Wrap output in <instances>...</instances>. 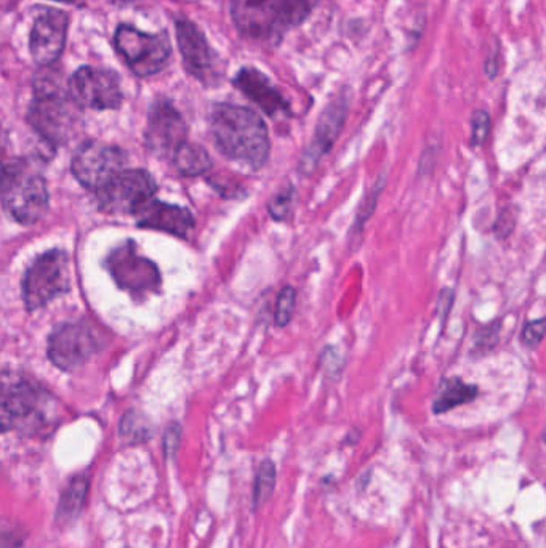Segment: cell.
I'll use <instances>...</instances> for the list:
<instances>
[{
  "instance_id": "1",
  "label": "cell",
  "mask_w": 546,
  "mask_h": 548,
  "mask_svg": "<svg viewBox=\"0 0 546 548\" xmlns=\"http://www.w3.org/2000/svg\"><path fill=\"white\" fill-rule=\"evenodd\" d=\"M210 130L226 158L250 169H262L270 158V136L258 114L234 105H218L210 117Z\"/></svg>"
},
{
  "instance_id": "2",
  "label": "cell",
  "mask_w": 546,
  "mask_h": 548,
  "mask_svg": "<svg viewBox=\"0 0 546 548\" xmlns=\"http://www.w3.org/2000/svg\"><path fill=\"white\" fill-rule=\"evenodd\" d=\"M81 109L69 91L61 89L55 79L40 77L36 83L28 120L42 140L60 146L68 144L82 126Z\"/></svg>"
},
{
  "instance_id": "3",
  "label": "cell",
  "mask_w": 546,
  "mask_h": 548,
  "mask_svg": "<svg viewBox=\"0 0 546 548\" xmlns=\"http://www.w3.org/2000/svg\"><path fill=\"white\" fill-rule=\"evenodd\" d=\"M311 10L309 0H232L234 23L246 38L273 42L299 26Z\"/></svg>"
},
{
  "instance_id": "4",
  "label": "cell",
  "mask_w": 546,
  "mask_h": 548,
  "mask_svg": "<svg viewBox=\"0 0 546 548\" xmlns=\"http://www.w3.org/2000/svg\"><path fill=\"white\" fill-rule=\"evenodd\" d=\"M2 203L8 215L18 223H36L48 209L46 178L30 170L24 162H12L4 170Z\"/></svg>"
},
{
  "instance_id": "5",
  "label": "cell",
  "mask_w": 546,
  "mask_h": 548,
  "mask_svg": "<svg viewBox=\"0 0 546 548\" xmlns=\"http://www.w3.org/2000/svg\"><path fill=\"white\" fill-rule=\"evenodd\" d=\"M47 395L38 385L20 377H4L2 383V429L36 433L46 425Z\"/></svg>"
},
{
  "instance_id": "6",
  "label": "cell",
  "mask_w": 546,
  "mask_h": 548,
  "mask_svg": "<svg viewBox=\"0 0 546 548\" xmlns=\"http://www.w3.org/2000/svg\"><path fill=\"white\" fill-rule=\"evenodd\" d=\"M71 289L69 257L53 248L30 263L23 279V300L28 311L44 309L47 303Z\"/></svg>"
},
{
  "instance_id": "7",
  "label": "cell",
  "mask_w": 546,
  "mask_h": 548,
  "mask_svg": "<svg viewBox=\"0 0 546 548\" xmlns=\"http://www.w3.org/2000/svg\"><path fill=\"white\" fill-rule=\"evenodd\" d=\"M114 44L128 68L142 77L160 73L172 53L169 36L164 32L148 34L128 24H120L117 28Z\"/></svg>"
},
{
  "instance_id": "8",
  "label": "cell",
  "mask_w": 546,
  "mask_h": 548,
  "mask_svg": "<svg viewBox=\"0 0 546 548\" xmlns=\"http://www.w3.org/2000/svg\"><path fill=\"white\" fill-rule=\"evenodd\" d=\"M158 191L156 181L146 170H122L97 191L98 205L106 213L136 215Z\"/></svg>"
},
{
  "instance_id": "9",
  "label": "cell",
  "mask_w": 546,
  "mask_h": 548,
  "mask_svg": "<svg viewBox=\"0 0 546 548\" xmlns=\"http://www.w3.org/2000/svg\"><path fill=\"white\" fill-rule=\"evenodd\" d=\"M105 268L116 284L134 297H146L148 293L158 292L162 283L158 266L140 256L132 240L114 248L105 260Z\"/></svg>"
},
{
  "instance_id": "10",
  "label": "cell",
  "mask_w": 546,
  "mask_h": 548,
  "mask_svg": "<svg viewBox=\"0 0 546 548\" xmlns=\"http://www.w3.org/2000/svg\"><path fill=\"white\" fill-rule=\"evenodd\" d=\"M124 166L126 152L117 146L101 142H87L75 152L71 170L83 188L97 193L113 180L116 175H119Z\"/></svg>"
},
{
  "instance_id": "11",
  "label": "cell",
  "mask_w": 546,
  "mask_h": 548,
  "mask_svg": "<svg viewBox=\"0 0 546 548\" xmlns=\"http://www.w3.org/2000/svg\"><path fill=\"white\" fill-rule=\"evenodd\" d=\"M68 91L81 108L106 111L116 109L122 103L119 79L108 69L91 66L77 69L69 79Z\"/></svg>"
},
{
  "instance_id": "12",
  "label": "cell",
  "mask_w": 546,
  "mask_h": 548,
  "mask_svg": "<svg viewBox=\"0 0 546 548\" xmlns=\"http://www.w3.org/2000/svg\"><path fill=\"white\" fill-rule=\"evenodd\" d=\"M97 350V337L87 324H63L48 338V358L66 372L81 368Z\"/></svg>"
},
{
  "instance_id": "13",
  "label": "cell",
  "mask_w": 546,
  "mask_h": 548,
  "mask_svg": "<svg viewBox=\"0 0 546 548\" xmlns=\"http://www.w3.org/2000/svg\"><path fill=\"white\" fill-rule=\"evenodd\" d=\"M186 122L169 101H158L150 109L144 140L158 158H172L186 144Z\"/></svg>"
},
{
  "instance_id": "14",
  "label": "cell",
  "mask_w": 546,
  "mask_h": 548,
  "mask_svg": "<svg viewBox=\"0 0 546 548\" xmlns=\"http://www.w3.org/2000/svg\"><path fill=\"white\" fill-rule=\"evenodd\" d=\"M68 15L61 10H44L30 30V55L38 65L50 66L58 60L66 44Z\"/></svg>"
},
{
  "instance_id": "15",
  "label": "cell",
  "mask_w": 546,
  "mask_h": 548,
  "mask_svg": "<svg viewBox=\"0 0 546 548\" xmlns=\"http://www.w3.org/2000/svg\"><path fill=\"white\" fill-rule=\"evenodd\" d=\"M177 39L187 71L203 83H210L215 77V58L203 32L195 23L178 20Z\"/></svg>"
},
{
  "instance_id": "16",
  "label": "cell",
  "mask_w": 546,
  "mask_h": 548,
  "mask_svg": "<svg viewBox=\"0 0 546 548\" xmlns=\"http://www.w3.org/2000/svg\"><path fill=\"white\" fill-rule=\"evenodd\" d=\"M135 217L138 226L142 228L159 230L180 238H186L189 231L195 228V217L187 209L160 203L156 199L146 204Z\"/></svg>"
},
{
  "instance_id": "17",
  "label": "cell",
  "mask_w": 546,
  "mask_h": 548,
  "mask_svg": "<svg viewBox=\"0 0 546 548\" xmlns=\"http://www.w3.org/2000/svg\"><path fill=\"white\" fill-rule=\"evenodd\" d=\"M348 113V105L344 100H337L324 111L319 126L316 130L315 140L311 146L308 148L307 154L303 158V169L309 172L315 169L319 159L329 152L332 144H335L340 130L343 127L344 119Z\"/></svg>"
},
{
  "instance_id": "18",
  "label": "cell",
  "mask_w": 546,
  "mask_h": 548,
  "mask_svg": "<svg viewBox=\"0 0 546 548\" xmlns=\"http://www.w3.org/2000/svg\"><path fill=\"white\" fill-rule=\"evenodd\" d=\"M234 85L270 116L289 111L284 97L277 91L270 79L256 69L246 68L239 71V74L234 79Z\"/></svg>"
},
{
  "instance_id": "19",
  "label": "cell",
  "mask_w": 546,
  "mask_h": 548,
  "mask_svg": "<svg viewBox=\"0 0 546 548\" xmlns=\"http://www.w3.org/2000/svg\"><path fill=\"white\" fill-rule=\"evenodd\" d=\"M479 390L476 385L464 383L460 377L444 378L438 395L434 398L433 413H446L458 405L468 404L478 398Z\"/></svg>"
},
{
  "instance_id": "20",
  "label": "cell",
  "mask_w": 546,
  "mask_h": 548,
  "mask_svg": "<svg viewBox=\"0 0 546 548\" xmlns=\"http://www.w3.org/2000/svg\"><path fill=\"white\" fill-rule=\"evenodd\" d=\"M89 491V480L87 476H75L74 480L69 483L66 489L63 491L56 510V519L61 523H69L79 517L82 510L85 497Z\"/></svg>"
},
{
  "instance_id": "21",
  "label": "cell",
  "mask_w": 546,
  "mask_h": 548,
  "mask_svg": "<svg viewBox=\"0 0 546 548\" xmlns=\"http://www.w3.org/2000/svg\"><path fill=\"white\" fill-rule=\"evenodd\" d=\"M173 164L181 175L195 177L203 175L212 167L209 152L199 144H185L173 156Z\"/></svg>"
},
{
  "instance_id": "22",
  "label": "cell",
  "mask_w": 546,
  "mask_h": 548,
  "mask_svg": "<svg viewBox=\"0 0 546 548\" xmlns=\"http://www.w3.org/2000/svg\"><path fill=\"white\" fill-rule=\"evenodd\" d=\"M276 488V466L271 460H263L255 474L254 509H260L270 500Z\"/></svg>"
},
{
  "instance_id": "23",
  "label": "cell",
  "mask_w": 546,
  "mask_h": 548,
  "mask_svg": "<svg viewBox=\"0 0 546 548\" xmlns=\"http://www.w3.org/2000/svg\"><path fill=\"white\" fill-rule=\"evenodd\" d=\"M120 436L128 439L130 443L146 441L151 436L150 423L144 421L140 413H126L124 421L120 423Z\"/></svg>"
},
{
  "instance_id": "24",
  "label": "cell",
  "mask_w": 546,
  "mask_h": 548,
  "mask_svg": "<svg viewBox=\"0 0 546 548\" xmlns=\"http://www.w3.org/2000/svg\"><path fill=\"white\" fill-rule=\"evenodd\" d=\"M385 183H386V172L380 173V177L375 181L374 188L368 191L364 203L360 204L358 217H356V226L360 228V230H362V226H364L367 220L374 215L375 207H377L378 197H380L383 188H385Z\"/></svg>"
},
{
  "instance_id": "25",
  "label": "cell",
  "mask_w": 546,
  "mask_h": 548,
  "mask_svg": "<svg viewBox=\"0 0 546 548\" xmlns=\"http://www.w3.org/2000/svg\"><path fill=\"white\" fill-rule=\"evenodd\" d=\"M295 289L290 286L284 287L281 293H279V299H277L276 305V323L277 326L284 327L287 324L290 323L292 319L293 309H295Z\"/></svg>"
},
{
  "instance_id": "26",
  "label": "cell",
  "mask_w": 546,
  "mask_h": 548,
  "mask_svg": "<svg viewBox=\"0 0 546 548\" xmlns=\"http://www.w3.org/2000/svg\"><path fill=\"white\" fill-rule=\"evenodd\" d=\"M517 222L516 205H507L501 209L498 217L495 220L494 233L498 239H507L509 234L515 231Z\"/></svg>"
},
{
  "instance_id": "27",
  "label": "cell",
  "mask_w": 546,
  "mask_h": 548,
  "mask_svg": "<svg viewBox=\"0 0 546 548\" xmlns=\"http://www.w3.org/2000/svg\"><path fill=\"white\" fill-rule=\"evenodd\" d=\"M490 132V116L484 109H478L472 114V146L478 148L486 142Z\"/></svg>"
},
{
  "instance_id": "28",
  "label": "cell",
  "mask_w": 546,
  "mask_h": 548,
  "mask_svg": "<svg viewBox=\"0 0 546 548\" xmlns=\"http://www.w3.org/2000/svg\"><path fill=\"white\" fill-rule=\"evenodd\" d=\"M546 334V319H535L527 323V326L524 327L523 331V344L527 348H537L542 344V340L545 337Z\"/></svg>"
},
{
  "instance_id": "29",
  "label": "cell",
  "mask_w": 546,
  "mask_h": 548,
  "mask_svg": "<svg viewBox=\"0 0 546 548\" xmlns=\"http://www.w3.org/2000/svg\"><path fill=\"white\" fill-rule=\"evenodd\" d=\"M498 334H500V324L498 323L479 329L474 335V348L482 350V352L492 350L498 342Z\"/></svg>"
},
{
  "instance_id": "30",
  "label": "cell",
  "mask_w": 546,
  "mask_h": 548,
  "mask_svg": "<svg viewBox=\"0 0 546 548\" xmlns=\"http://www.w3.org/2000/svg\"><path fill=\"white\" fill-rule=\"evenodd\" d=\"M290 201H292V195L290 193L276 196L273 199V203L270 204L271 215L277 218V220H284L289 211H290Z\"/></svg>"
},
{
  "instance_id": "31",
  "label": "cell",
  "mask_w": 546,
  "mask_h": 548,
  "mask_svg": "<svg viewBox=\"0 0 546 548\" xmlns=\"http://www.w3.org/2000/svg\"><path fill=\"white\" fill-rule=\"evenodd\" d=\"M452 305H454V291L450 287H444L439 292V301H438V311L441 313L442 323H446Z\"/></svg>"
},
{
  "instance_id": "32",
  "label": "cell",
  "mask_w": 546,
  "mask_h": 548,
  "mask_svg": "<svg viewBox=\"0 0 546 548\" xmlns=\"http://www.w3.org/2000/svg\"><path fill=\"white\" fill-rule=\"evenodd\" d=\"M180 433L181 430L173 425L170 429L165 431V454L167 456H173L175 451L178 449V444H180Z\"/></svg>"
},
{
  "instance_id": "33",
  "label": "cell",
  "mask_w": 546,
  "mask_h": 548,
  "mask_svg": "<svg viewBox=\"0 0 546 548\" xmlns=\"http://www.w3.org/2000/svg\"><path fill=\"white\" fill-rule=\"evenodd\" d=\"M498 68H500V52H498V47L492 48L489 57L486 60V74L489 79H494L498 74Z\"/></svg>"
},
{
  "instance_id": "34",
  "label": "cell",
  "mask_w": 546,
  "mask_h": 548,
  "mask_svg": "<svg viewBox=\"0 0 546 548\" xmlns=\"http://www.w3.org/2000/svg\"><path fill=\"white\" fill-rule=\"evenodd\" d=\"M58 2H66V4H73L75 0H58Z\"/></svg>"
},
{
  "instance_id": "35",
  "label": "cell",
  "mask_w": 546,
  "mask_h": 548,
  "mask_svg": "<svg viewBox=\"0 0 546 548\" xmlns=\"http://www.w3.org/2000/svg\"><path fill=\"white\" fill-rule=\"evenodd\" d=\"M543 441H545L546 443V430H545V433H543Z\"/></svg>"
}]
</instances>
